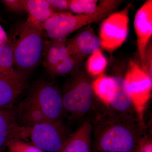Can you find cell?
Listing matches in <instances>:
<instances>
[{
  "mask_svg": "<svg viewBox=\"0 0 152 152\" xmlns=\"http://www.w3.org/2000/svg\"><path fill=\"white\" fill-rule=\"evenodd\" d=\"M31 129L19 125L12 109H0V152L12 141L27 140Z\"/></svg>",
  "mask_w": 152,
  "mask_h": 152,
  "instance_id": "30bf717a",
  "label": "cell"
},
{
  "mask_svg": "<svg viewBox=\"0 0 152 152\" xmlns=\"http://www.w3.org/2000/svg\"><path fill=\"white\" fill-rule=\"evenodd\" d=\"M152 145L151 142L146 140L141 144L135 152H152Z\"/></svg>",
  "mask_w": 152,
  "mask_h": 152,
  "instance_id": "484cf974",
  "label": "cell"
},
{
  "mask_svg": "<svg viewBox=\"0 0 152 152\" xmlns=\"http://www.w3.org/2000/svg\"><path fill=\"white\" fill-rule=\"evenodd\" d=\"M42 25L28 18L19 26L10 40L12 45L14 66L26 75L38 65L43 57L45 42Z\"/></svg>",
  "mask_w": 152,
  "mask_h": 152,
  "instance_id": "7a4b0ae2",
  "label": "cell"
},
{
  "mask_svg": "<svg viewBox=\"0 0 152 152\" xmlns=\"http://www.w3.org/2000/svg\"><path fill=\"white\" fill-rule=\"evenodd\" d=\"M70 134L61 120H49L31 128L29 137L33 145L44 152H58Z\"/></svg>",
  "mask_w": 152,
  "mask_h": 152,
  "instance_id": "5b68a950",
  "label": "cell"
},
{
  "mask_svg": "<svg viewBox=\"0 0 152 152\" xmlns=\"http://www.w3.org/2000/svg\"><path fill=\"white\" fill-rule=\"evenodd\" d=\"M94 94L92 83L83 76H76L62 95L65 114L81 123L92 120L104 107L96 102Z\"/></svg>",
  "mask_w": 152,
  "mask_h": 152,
  "instance_id": "3957f363",
  "label": "cell"
},
{
  "mask_svg": "<svg viewBox=\"0 0 152 152\" xmlns=\"http://www.w3.org/2000/svg\"><path fill=\"white\" fill-rule=\"evenodd\" d=\"M15 113L18 124L22 126L31 128L50 120L29 95L19 104Z\"/></svg>",
  "mask_w": 152,
  "mask_h": 152,
  "instance_id": "9a60e30c",
  "label": "cell"
},
{
  "mask_svg": "<svg viewBox=\"0 0 152 152\" xmlns=\"http://www.w3.org/2000/svg\"><path fill=\"white\" fill-rule=\"evenodd\" d=\"M27 0H4L1 1L9 10L15 12H27Z\"/></svg>",
  "mask_w": 152,
  "mask_h": 152,
  "instance_id": "cb8c5ba5",
  "label": "cell"
},
{
  "mask_svg": "<svg viewBox=\"0 0 152 152\" xmlns=\"http://www.w3.org/2000/svg\"><path fill=\"white\" fill-rule=\"evenodd\" d=\"M70 55L78 58L86 55L92 54L100 50L101 43L99 38L90 30L79 33L66 45Z\"/></svg>",
  "mask_w": 152,
  "mask_h": 152,
  "instance_id": "5bb4252c",
  "label": "cell"
},
{
  "mask_svg": "<svg viewBox=\"0 0 152 152\" xmlns=\"http://www.w3.org/2000/svg\"><path fill=\"white\" fill-rule=\"evenodd\" d=\"M27 9L28 18L42 25L54 13L47 0H27Z\"/></svg>",
  "mask_w": 152,
  "mask_h": 152,
  "instance_id": "e0dca14e",
  "label": "cell"
},
{
  "mask_svg": "<svg viewBox=\"0 0 152 152\" xmlns=\"http://www.w3.org/2000/svg\"><path fill=\"white\" fill-rule=\"evenodd\" d=\"M53 9L54 12L62 13L69 10L70 1L68 0H47Z\"/></svg>",
  "mask_w": 152,
  "mask_h": 152,
  "instance_id": "d4e9b609",
  "label": "cell"
},
{
  "mask_svg": "<svg viewBox=\"0 0 152 152\" xmlns=\"http://www.w3.org/2000/svg\"><path fill=\"white\" fill-rule=\"evenodd\" d=\"M77 58L69 56L47 71L52 76L65 75L72 73L75 68Z\"/></svg>",
  "mask_w": 152,
  "mask_h": 152,
  "instance_id": "44dd1931",
  "label": "cell"
},
{
  "mask_svg": "<svg viewBox=\"0 0 152 152\" xmlns=\"http://www.w3.org/2000/svg\"><path fill=\"white\" fill-rule=\"evenodd\" d=\"M129 6L110 15L101 25L99 39L101 47L112 52L121 46L128 36Z\"/></svg>",
  "mask_w": 152,
  "mask_h": 152,
  "instance_id": "8992f818",
  "label": "cell"
},
{
  "mask_svg": "<svg viewBox=\"0 0 152 152\" xmlns=\"http://www.w3.org/2000/svg\"><path fill=\"white\" fill-rule=\"evenodd\" d=\"M111 77L103 75L98 77L92 83L95 94L105 104L110 84Z\"/></svg>",
  "mask_w": 152,
  "mask_h": 152,
  "instance_id": "7402d4cb",
  "label": "cell"
},
{
  "mask_svg": "<svg viewBox=\"0 0 152 152\" xmlns=\"http://www.w3.org/2000/svg\"><path fill=\"white\" fill-rule=\"evenodd\" d=\"M66 39L45 42L43 65L47 72L70 56L66 45Z\"/></svg>",
  "mask_w": 152,
  "mask_h": 152,
  "instance_id": "2e32d148",
  "label": "cell"
},
{
  "mask_svg": "<svg viewBox=\"0 0 152 152\" xmlns=\"http://www.w3.org/2000/svg\"><path fill=\"white\" fill-rule=\"evenodd\" d=\"M92 122L95 152H135L146 140V129L139 115L117 114L105 106Z\"/></svg>",
  "mask_w": 152,
  "mask_h": 152,
  "instance_id": "6da1fadb",
  "label": "cell"
},
{
  "mask_svg": "<svg viewBox=\"0 0 152 152\" xmlns=\"http://www.w3.org/2000/svg\"><path fill=\"white\" fill-rule=\"evenodd\" d=\"M107 62L100 50L91 55L87 63V69L91 75H99L103 72L107 67Z\"/></svg>",
  "mask_w": 152,
  "mask_h": 152,
  "instance_id": "d6986e66",
  "label": "cell"
},
{
  "mask_svg": "<svg viewBox=\"0 0 152 152\" xmlns=\"http://www.w3.org/2000/svg\"><path fill=\"white\" fill-rule=\"evenodd\" d=\"M97 3L94 0H71L69 10L78 15H91L97 10Z\"/></svg>",
  "mask_w": 152,
  "mask_h": 152,
  "instance_id": "ffe728a7",
  "label": "cell"
},
{
  "mask_svg": "<svg viewBox=\"0 0 152 152\" xmlns=\"http://www.w3.org/2000/svg\"><path fill=\"white\" fill-rule=\"evenodd\" d=\"M134 27L137 35L138 50L143 62L147 44L152 35V1H147L136 13Z\"/></svg>",
  "mask_w": 152,
  "mask_h": 152,
  "instance_id": "7c38bea8",
  "label": "cell"
},
{
  "mask_svg": "<svg viewBox=\"0 0 152 152\" xmlns=\"http://www.w3.org/2000/svg\"><path fill=\"white\" fill-rule=\"evenodd\" d=\"M129 88L133 102L139 114L151 94L152 80L151 76L138 65L131 61L125 77Z\"/></svg>",
  "mask_w": 152,
  "mask_h": 152,
  "instance_id": "9c48e42d",
  "label": "cell"
},
{
  "mask_svg": "<svg viewBox=\"0 0 152 152\" xmlns=\"http://www.w3.org/2000/svg\"><path fill=\"white\" fill-rule=\"evenodd\" d=\"M12 45L8 41L0 46V74L12 73L16 72L14 67Z\"/></svg>",
  "mask_w": 152,
  "mask_h": 152,
  "instance_id": "ac0fdd59",
  "label": "cell"
},
{
  "mask_svg": "<svg viewBox=\"0 0 152 152\" xmlns=\"http://www.w3.org/2000/svg\"><path fill=\"white\" fill-rule=\"evenodd\" d=\"M9 40V38L5 31L0 24V46L6 43Z\"/></svg>",
  "mask_w": 152,
  "mask_h": 152,
  "instance_id": "4316f807",
  "label": "cell"
},
{
  "mask_svg": "<svg viewBox=\"0 0 152 152\" xmlns=\"http://www.w3.org/2000/svg\"><path fill=\"white\" fill-rule=\"evenodd\" d=\"M105 105L117 114L140 116L133 102L127 82L121 76L111 77Z\"/></svg>",
  "mask_w": 152,
  "mask_h": 152,
  "instance_id": "ba28073f",
  "label": "cell"
},
{
  "mask_svg": "<svg viewBox=\"0 0 152 152\" xmlns=\"http://www.w3.org/2000/svg\"><path fill=\"white\" fill-rule=\"evenodd\" d=\"M8 152H44L37 147L22 140L9 142L6 146Z\"/></svg>",
  "mask_w": 152,
  "mask_h": 152,
  "instance_id": "603a6c76",
  "label": "cell"
},
{
  "mask_svg": "<svg viewBox=\"0 0 152 152\" xmlns=\"http://www.w3.org/2000/svg\"><path fill=\"white\" fill-rule=\"evenodd\" d=\"M115 7L110 1H103L100 3L97 10L91 15L54 12L42 26L51 39H66L69 35L84 26L100 20L109 15Z\"/></svg>",
  "mask_w": 152,
  "mask_h": 152,
  "instance_id": "277c9868",
  "label": "cell"
},
{
  "mask_svg": "<svg viewBox=\"0 0 152 152\" xmlns=\"http://www.w3.org/2000/svg\"><path fill=\"white\" fill-rule=\"evenodd\" d=\"M50 120H61L65 114L62 96L54 85L42 80L33 86L29 94Z\"/></svg>",
  "mask_w": 152,
  "mask_h": 152,
  "instance_id": "52a82bcc",
  "label": "cell"
},
{
  "mask_svg": "<svg viewBox=\"0 0 152 152\" xmlns=\"http://www.w3.org/2000/svg\"><path fill=\"white\" fill-rule=\"evenodd\" d=\"M92 131V120L84 121L58 152H91Z\"/></svg>",
  "mask_w": 152,
  "mask_h": 152,
  "instance_id": "4fadbf2b",
  "label": "cell"
},
{
  "mask_svg": "<svg viewBox=\"0 0 152 152\" xmlns=\"http://www.w3.org/2000/svg\"><path fill=\"white\" fill-rule=\"evenodd\" d=\"M26 86V75L17 71L0 74V109H12Z\"/></svg>",
  "mask_w": 152,
  "mask_h": 152,
  "instance_id": "8fae6325",
  "label": "cell"
}]
</instances>
